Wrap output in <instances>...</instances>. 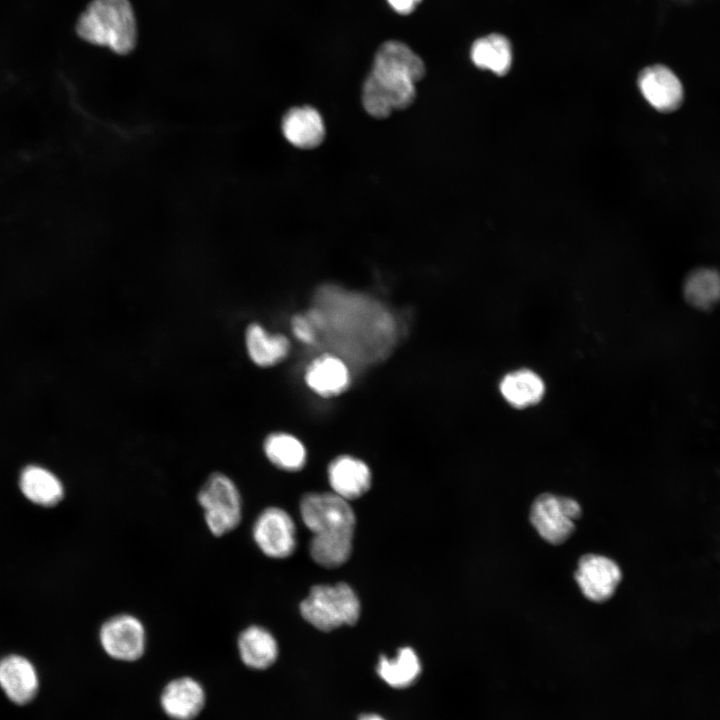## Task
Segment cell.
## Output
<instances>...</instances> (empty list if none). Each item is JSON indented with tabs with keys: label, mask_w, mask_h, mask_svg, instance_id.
<instances>
[{
	"label": "cell",
	"mask_w": 720,
	"mask_h": 720,
	"mask_svg": "<svg viewBox=\"0 0 720 720\" xmlns=\"http://www.w3.org/2000/svg\"><path fill=\"white\" fill-rule=\"evenodd\" d=\"M316 304L306 314L332 348L355 359L372 363L386 356L396 341L393 316L377 301L337 286H322Z\"/></svg>",
	"instance_id": "obj_1"
},
{
	"label": "cell",
	"mask_w": 720,
	"mask_h": 720,
	"mask_svg": "<svg viewBox=\"0 0 720 720\" xmlns=\"http://www.w3.org/2000/svg\"><path fill=\"white\" fill-rule=\"evenodd\" d=\"M83 40L127 54L136 44L137 28L129 0H92L76 23Z\"/></svg>",
	"instance_id": "obj_2"
},
{
	"label": "cell",
	"mask_w": 720,
	"mask_h": 720,
	"mask_svg": "<svg viewBox=\"0 0 720 720\" xmlns=\"http://www.w3.org/2000/svg\"><path fill=\"white\" fill-rule=\"evenodd\" d=\"M302 617L321 631L354 625L360 616V602L346 583L316 585L301 602Z\"/></svg>",
	"instance_id": "obj_3"
},
{
	"label": "cell",
	"mask_w": 720,
	"mask_h": 720,
	"mask_svg": "<svg viewBox=\"0 0 720 720\" xmlns=\"http://www.w3.org/2000/svg\"><path fill=\"white\" fill-rule=\"evenodd\" d=\"M196 498L206 527L213 536H224L241 523L242 496L234 480L227 474L212 472L200 487Z\"/></svg>",
	"instance_id": "obj_4"
},
{
	"label": "cell",
	"mask_w": 720,
	"mask_h": 720,
	"mask_svg": "<svg viewBox=\"0 0 720 720\" xmlns=\"http://www.w3.org/2000/svg\"><path fill=\"white\" fill-rule=\"evenodd\" d=\"M416 83L405 76L371 70L362 86V104L374 118L383 119L405 109L416 98Z\"/></svg>",
	"instance_id": "obj_5"
},
{
	"label": "cell",
	"mask_w": 720,
	"mask_h": 720,
	"mask_svg": "<svg viewBox=\"0 0 720 720\" xmlns=\"http://www.w3.org/2000/svg\"><path fill=\"white\" fill-rule=\"evenodd\" d=\"M581 513V507L576 500L544 493L533 501L530 521L545 541L558 545L574 532L575 520L580 518Z\"/></svg>",
	"instance_id": "obj_6"
},
{
	"label": "cell",
	"mask_w": 720,
	"mask_h": 720,
	"mask_svg": "<svg viewBox=\"0 0 720 720\" xmlns=\"http://www.w3.org/2000/svg\"><path fill=\"white\" fill-rule=\"evenodd\" d=\"M303 522L313 534L353 533L355 515L347 500L335 493H310L300 503Z\"/></svg>",
	"instance_id": "obj_7"
},
{
	"label": "cell",
	"mask_w": 720,
	"mask_h": 720,
	"mask_svg": "<svg viewBox=\"0 0 720 720\" xmlns=\"http://www.w3.org/2000/svg\"><path fill=\"white\" fill-rule=\"evenodd\" d=\"M99 642L111 658L125 662L136 661L142 657L146 648V629L136 615L118 613L101 624Z\"/></svg>",
	"instance_id": "obj_8"
},
{
	"label": "cell",
	"mask_w": 720,
	"mask_h": 720,
	"mask_svg": "<svg viewBox=\"0 0 720 720\" xmlns=\"http://www.w3.org/2000/svg\"><path fill=\"white\" fill-rule=\"evenodd\" d=\"M252 537L260 551L270 558H286L296 547L293 519L278 507H268L258 515L252 527Z\"/></svg>",
	"instance_id": "obj_9"
},
{
	"label": "cell",
	"mask_w": 720,
	"mask_h": 720,
	"mask_svg": "<svg viewBox=\"0 0 720 720\" xmlns=\"http://www.w3.org/2000/svg\"><path fill=\"white\" fill-rule=\"evenodd\" d=\"M621 578V570L612 559L596 554L583 555L575 572V580L583 595L597 603L613 596Z\"/></svg>",
	"instance_id": "obj_10"
},
{
	"label": "cell",
	"mask_w": 720,
	"mask_h": 720,
	"mask_svg": "<svg viewBox=\"0 0 720 720\" xmlns=\"http://www.w3.org/2000/svg\"><path fill=\"white\" fill-rule=\"evenodd\" d=\"M638 87L645 100L660 112L676 110L683 100V86L668 67L655 64L638 76Z\"/></svg>",
	"instance_id": "obj_11"
},
{
	"label": "cell",
	"mask_w": 720,
	"mask_h": 720,
	"mask_svg": "<svg viewBox=\"0 0 720 720\" xmlns=\"http://www.w3.org/2000/svg\"><path fill=\"white\" fill-rule=\"evenodd\" d=\"M498 391L510 407L522 410L534 407L543 400L546 384L536 371L517 368L501 377Z\"/></svg>",
	"instance_id": "obj_12"
},
{
	"label": "cell",
	"mask_w": 720,
	"mask_h": 720,
	"mask_svg": "<svg viewBox=\"0 0 720 720\" xmlns=\"http://www.w3.org/2000/svg\"><path fill=\"white\" fill-rule=\"evenodd\" d=\"M0 687L14 703L24 705L33 700L39 680L33 664L23 656L8 655L0 660Z\"/></svg>",
	"instance_id": "obj_13"
},
{
	"label": "cell",
	"mask_w": 720,
	"mask_h": 720,
	"mask_svg": "<svg viewBox=\"0 0 720 720\" xmlns=\"http://www.w3.org/2000/svg\"><path fill=\"white\" fill-rule=\"evenodd\" d=\"M305 382L311 390L323 397L336 396L349 386L350 370L340 356L324 353L307 367Z\"/></svg>",
	"instance_id": "obj_14"
},
{
	"label": "cell",
	"mask_w": 720,
	"mask_h": 720,
	"mask_svg": "<svg viewBox=\"0 0 720 720\" xmlns=\"http://www.w3.org/2000/svg\"><path fill=\"white\" fill-rule=\"evenodd\" d=\"M328 477L334 493L347 501L361 497L371 485L369 467L347 455L339 456L330 463Z\"/></svg>",
	"instance_id": "obj_15"
},
{
	"label": "cell",
	"mask_w": 720,
	"mask_h": 720,
	"mask_svg": "<svg viewBox=\"0 0 720 720\" xmlns=\"http://www.w3.org/2000/svg\"><path fill=\"white\" fill-rule=\"evenodd\" d=\"M204 703L203 688L189 677L171 681L161 695L164 712L175 720H192L200 713Z\"/></svg>",
	"instance_id": "obj_16"
},
{
	"label": "cell",
	"mask_w": 720,
	"mask_h": 720,
	"mask_svg": "<svg viewBox=\"0 0 720 720\" xmlns=\"http://www.w3.org/2000/svg\"><path fill=\"white\" fill-rule=\"evenodd\" d=\"M244 345L250 361L260 368L277 365L286 358L290 349L285 335L271 334L257 322L246 326Z\"/></svg>",
	"instance_id": "obj_17"
},
{
	"label": "cell",
	"mask_w": 720,
	"mask_h": 720,
	"mask_svg": "<svg viewBox=\"0 0 720 720\" xmlns=\"http://www.w3.org/2000/svg\"><path fill=\"white\" fill-rule=\"evenodd\" d=\"M282 132L294 146L311 149L320 145L325 137L321 114L311 106L294 107L282 120Z\"/></svg>",
	"instance_id": "obj_18"
},
{
	"label": "cell",
	"mask_w": 720,
	"mask_h": 720,
	"mask_svg": "<svg viewBox=\"0 0 720 720\" xmlns=\"http://www.w3.org/2000/svg\"><path fill=\"white\" fill-rule=\"evenodd\" d=\"M19 487L29 501L44 507L56 506L65 494L64 485L57 475L38 465H28L22 470Z\"/></svg>",
	"instance_id": "obj_19"
},
{
	"label": "cell",
	"mask_w": 720,
	"mask_h": 720,
	"mask_svg": "<svg viewBox=\"0 0 720 720\" xmlns=\"http://www.w3.org/2000/svg\"><path fill=\"white\" fill-rule=\"evenodd\" d=\"M242 662L253 669H266L278 657V645L274 636L264 627L251 625L242 630L237 639Z\"/></svg>",
	"instance_id": "obj_20"
},
{
	"label": "cell",
	"mask_w": 720,
	"mask_h": 720,
	"mask_svg": "<svg viewBox=\"0 0 720 720\" xmlns=\"http://www.w3.org/2000/svg\"><path fill=\"white\" fill-rule=\"evenodd\" d=\"M372 69L398 72L414 82L425 75L423 60L405 43L396 40L387 41L378 48Z\"/></svg>",
	"instance_id": "obj_21"
},
{
	"label": "cell",
	"mask_w": 720,
	"mask_h": 720,
	"mask_svg": "<svg viewBox=\"0 0 720 720\" xmlns=\"http://www.w3.org/2000/svg\"><path fill=\"white\" fill-rule=\"evenodd\" d=\"M470 56L475 66L499 76L509 72L513 61L509 39L497 33L478 38L472 44Z\"/></svg>",
	"instance_id": "obj_22"
},
{
	"label": "cell",
	"mask_w": 720,
	"mask_h": 720,
	"mask_svg": "<svg viewBox=\"0 0 720 720\" xmlns=\"http://www.w3.org/2000/svg\"><path fill=\"white\" fill-rule=\"evenodd\" d=\"M266 458L279 469L298 471L306 461L304 445L293 435L284 432L270 433L263 442Z\"/></svg>",
	"instance_id": "obj_23"
},
{
	"label": "cell",
	"mask_w": 720,
	"mask_h": 720,
	"mask_svg": "<svg viewBox=\"0 0 720 720\" xmlns=\"http://www.w3.org/2000/svg\"><path fill=\"white\" fill-rule=\"evenodd\" d=\"M421 673V663L415 651L410 647L398 650L395 658L381 656L377 665V674L389 686L397 689L412 685Z\"/></svg>",
	"instance_id": "obj_24"
},
{
	"label": "cell",
	"mask_w": 720,
	"mask_h": 720,
	"mask_svg": "<svg viewBox=\"0 0 720 720\" xmlns=\"http://www.w3.org/2000/svg\"><path fill=\"white\" fill-rule=\"evenodd\" d=\"M353 533L314 534L310 543L313 560L326 568L344 564L352 551Z\"/></svg>",
	"instance_id": "obj_25"
},
{
	"label": "cell",
	"mask_w": 720,
	"mask_h": 720,
	"mask_svg": "<svg viewBox=\"0 0 720 720\" xmlns=\"http://www.w3.org/2000/svg\"><path fill=\"white\" fill-rule=\"evenodd\" d=\"M684 296L696 308H711L720 300V273L712 268L692 271L684 283Z\"/></svg>",
	"instance_id": "obj_26"
},
{
	"label": "cell",
	"mask_w": 720,
	"mask_h": 720,
	"mask_svg": "<svg viewBox=\"0 0 720 720\" xmlns=\"http://www.w3.org/2000/svg\"><path fill=\"white\" fill-rule=\"evenodd\" d=\"M291 329L294 336L303 344L316 343V330L307 314L295 315L291 320Z\"/></svg>",
	"instance_id": "obj_27"
},
{
	"label": "cell",
	"mask_w": 720,
	"mask_h": 720,
	"mask_svg": "<svg viewBox=\"0 0 720 720\" xmlns=\"http://www.w3.org/2000/svg\"><path fill=\"white\" fill-rule=\"evenodd\" d=\"M390 7L399 14H410L421 0H387Z\"/></svg>",
	"instance_id": "obj_28"
},
{
	"label": "cell",
	"mask_w": 720,
	"mask_h": 720,
	"mask_svg": "<svg viewBox=\"0 0 720 720\" xmlns=\"http://www.w3.org/2000/svg\"><path fill=\"white\" fill-rule=\"evenodd\" d=\"M359 720H385V719L377 714H362L359 717Z\"/></svg>",
	"instance_id": "obj_29"
}]
</instances>
